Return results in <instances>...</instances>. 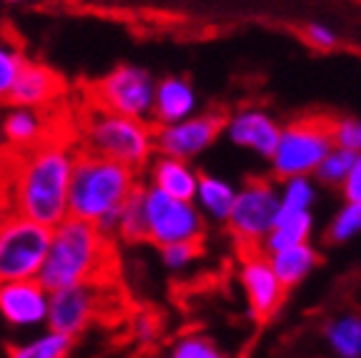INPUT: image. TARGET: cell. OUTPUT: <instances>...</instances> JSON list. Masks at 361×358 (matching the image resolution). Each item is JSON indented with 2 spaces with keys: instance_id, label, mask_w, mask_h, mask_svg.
I'll use <instances>...</instances> for the list:
<instances>
[{
  "instance_id": "1",
  "label": "cell",
  "mask_w": 361,
  "mask_h": 358,
  "mask_svg": "<svg viewBox=\"0 0 361 358\" xmlns=\"http://www.w3.org/2000/svg\"><path fill=\"white\" fill-rule=\"evenodd\" d=\"M78 148L66 140L43 138L38 146L20 151L11 180V211L53 228L68 216V185Z\"/></svg>"
},
{
  "instance_id": "2",
  "label": "cell",
  "mask_w": 361,
  "mask_h": 358,
  "mask_svg": "<svg viewBox=\"0 0 361 358\" xmlns=\"http://www.w3.org/2000/svg\"><path fill=\"white\" fill-rule=\"evenodd\" d=\"M135 185L138 173L128 166L78 148L68 185V216L93 223L106 235H113L121 206Z\"/></svg>"
},
{
  "instance_id": "3",
  "label": "cell",
  "mask_w": 361,
  "mask_h": 358,
  "mask_svg": "<svg viewBox=\"0 0 361 358\" xmlns=\"http://www.w3.org/2000/svg\"><path fill=\"white\" fill-rule=\"evenodd\" d=\"M111 256V235L93 223L66 216L51 228V243L38 271V280L48 291L75 283H103Z\"/></svg>"
},
{
  "instance_id": "4",
  "label": "cell",
  "mask_w": 361,
  "mask_h": 358,
  "mask_svg": "<svg viewBox=\"0 0 361 358\" xmlns=\"http://www.w3.org/2000/svg\"><path fill=\"white\" fill-rule=\"evenodd\" d=\"M80 151L123 163L138 173L151 163L156 151L153 128L146 121L111 113L93 103L80 123Z\"/></svg>"
},
{
  "instance_id": "5",
  "label": "cell",
  "mask_w": 361,
  "mask_h": 358,
  "mask_svg": "<svg viewBox=\"0 0 361 358\" xmlns=\"http://www.w3.org/2000/svg\"><path fill=\"white\" fill-rule=\"evenodd\" d=\"M51 228L38 221L8 211L0 216V283L38 278Z\"/></svg>"
},
{
  "instance_id": "6",
  "label": "cell",
  "mask_w": 361,
  "mask_h": 358,
  "mask_svg": "<svg viewBox=\"0 0 361 358\" xmlns=\"http://www.w3.org/2000/svg\"><path fill=\"white\" fill-rule=\"evenodd\" d=\"M141 196L146 241L156 243L158 248L169 243H201L206 223L193 201H180L153 185H143Z\"/></svg>"
},
{
  "instance_id": "7",
  "label": "cell",
  "mask_w": 361,
  "mask_h": 358,
  "mask_svg": "<svg viewBox=\"0 0 361 358\" xmlns=\"http://www.w3.org/2000/svg\"><path fill=\"white\" fill-rule=\"evenodd\" d=\"M331 123L326 118L293 121L281 128L279 143L271 153V168L281 180L293 175H314L316 166L331 151Z\"/></svg>"
},
{
  "instance_id": "8",
  "label": "cell",
  "mask_w": 361,
  "mask_h": 358,
  "mask_svg": "<svg viewBox=\"0 0 361 358\" xmlns=\"http://www.w3.org/2000/svg\"><path fill=\"white\" fill-rule=\"evenodd\" d=\"M156 80L148 68L135 63H121L93 83V103L111 113L148 121L153 111Z\"/></svg>"
},
{
  "instance_id": "9",
  "label": "cell",
  "mask_w": 361,
  "mask_h": 358,
  "mask_svg": "<svg viewBox=\"0 0 361 358\" xmlns=\"http://www.w3.org/2000/svg\"><path fill=\"white\" fill-rule=\"evenodd\" d=\"M279 208H281V190L271 180L254 178L241 190H236L226 223L241 243H261L271 226L276 223Z\"/></svg>"
},
{
  "instance_id": "10",
  "label": "cell",
  "mask_w": 361,
  "mask_h": 358,
  "mask_svg": "<svg viewBox=\"0 0 361 358\" xmlns=\"http://www.w3.org/2000/svg\"><path fill=\"white\" fill-rule=\"evenodd\" d=\"M224 125L226 116L219 111L193 113L178 123L156 125L153 128V148L161 156L193 161L219 140V135L224 133Z\"/></svg>"
},
{
  "instance_id": "11",
  "label": "cell",
  "mask_w": 361,
  "mask_h": 358,
  "mask_svg": "<svg viewBox=\"0 0 361 358\" xmlns=\"http://www.w3.org/2000/svg\"><path fill=\"white\" fill-rule=\"evenodd\" d=\"M103 291L101 283H75L56 288L48 296V319L45 328L78 338L101 316Z\"/></svg>"
},
{
  "instance_id": "12",
  "label": "cell",
  "mask_w": 361,
  "mask_h": 358,
  "mask_svg": "<svg viewBox=\"0 0 361 358\" xmlns=\"http://www.w3.org/2000/svg\"><path fill=\"white\" fill-rule=\"evenodd\" d=\"M51 291L38 278L0 283V319L13 331H40L48 319Z\"/></svg>"
},
{
  "instance_id": "13",
  "label": "cell",
  "mask_w": 361,
  "mask_h": 358,
  "mask_svg": "<svg viewBox=\"0 0 361 358\" xmlns=\"http://www.w3.org/2000/svg\"><path fill=\"white\" fill-rule=\"evenodd\" d=\"M224 130L226 138L236 148L264 158H271L279 143V135H281V125L276 123V118H271L261 108H243V111L233 113L231 118H226Z\"/></svg>"
},
{
  "instance_id": "14",
  "label": "cell",
  "mask_w": 361,
  "mask_h": 358,
  "mask_svg": "<svg viewBox=\"0 0 361 358\" xmlns=\"http://www.w3.org/2000/svg\"><path fill=\"white\" fill-rule=\"evenodd\" d=\"M241 285L246 291L248 298V308L256 319H269L274 311L279 308L283 298V285L276 278L274 268L269 264V256L266 253H248L241 264Z\"/></svg>"
},
{
  "instance_id": "15",
  "label": "cell",
  "mask_w": 361,
  "mask_h": 358,
  "mask_svg": "<svg viewBox=\"0 0 361 358\" xmlns=\"http://www.w3.org/2000/svg\"><path fill=\"white\" fill-rule=\"evenodd\" d=\"M61 93H63V80L51 66L25 61L23 70L18 73L11 95H8V103L11 106H25V108L45 111V108H51L61 98Z\"/></svg>"
},
{
  "instance_id": "16",
  "label": "cell",
  "mask_w": 361,
  "mask_h": 358,
  "mask_svg": "<svg viewBox=\"0 0 361 358\" xmlns=\"http://www.w3.org/2000/svg\"><path fill=\"white\" fill-rule=\"evenodd\" d=\"M198 111V95L191 80L183 75H166L156 80V95H153L151 121L156 125L178 123L183 118Z\"/></svg>"
},
{
  "instance_id": "17",
  "label": "cell",
  "mask_w": 361,
  "mask_h": 358,
  "mask_svg": "<svg viewBox=\"0 0 361 358\" xmlns=\"http://www.w3.org/2000/svg\"><path fill=\"white\" fill-rule=\"evenodd\" d=\"M198 175L201 173L193 168L191 161H180V158L158 153L148 163V185L164 190L173 198H180V201H193Z\"/></svg>"
},
{
  "instance_id": "18",
  "label": "cell",
  "mask_w": 361,
  "mask_h": 358,
  "mask_svg": "<svg viewBox=\"0 0 361 358\" xmlns=\"http://www.w3.org/2000/svg\"><path fill=\"white\" fill-rule=\"evenodd\" d=\"M0 133L6 138V143L16 151H28V148L38 146L40 140L48 133V116L38 108H25V106H11L3 113L0 121Z\"/></svg>"
},
{
  "instance_id": "19",
  "label": "cell",
  "mask_w": 361,
  "mask_h": 358,
  "mask_svg": "<svg viewBox=\"0 0 361 358\" xmlns=\"http://www.w3.org/2000/svg\"><path fill=\"white\" fill-rule=\"evenodd\" d=\"M266 256H269L271 268H274L276 278L281 280L283 288L301 283L319 266V253H316V248L309 241L281 248V251L266 253Z\"/></svg>"
},
{
  "instance_id": "20",
  "label": "cell",
  "mask_w": 361,
  "mask_h": 358,
  "mask_svg": "<svg viewBox=\"0 0 361 358\" xmlns=\"http://www.w3.org/2000/svg\"><path fill=\"white\" fill-rule=\"evenodd\" d=\"M233 198H236V188L226 178H219V175H211V173L198 175L196 193H193V206L206 218L226 223L228 211L233 206Z\"/></svg>"
},
{
  "instance_id": "21",
  "label": "cell",
  "mask_w": 361,
  "mask_h": 358,
  "mask_svg": "<svg viewBox=\"0 0 361 358\" xmlns=\"http://www.w3.org/2000/svg\"><path fill=\"white\" fill-rule=\"evenodd\" d=\"M75 338L51 328L35 331L33 336L8 346L6 358H71Z\"/></svg>"
},
{
  "instance_id": "22",
  "label": "cell",
  "mask_w": 361,
  "mask_h": 358,
  "mask_svg": "<svg viewBox=\"0 0 361 358\" xmlns=\"http://www.w3.org/2000/svg\"><path fill=\"white\" fill-rule=\"evenodd\" d=\"M311 228H314V216L311 211L304 213H279L276 223L271 226V230L264 235V246L266 253L281 251V248L296 246V243L309 241Z\"/></svg>"
},
{
  "instance_id": "23",
  "label": "cell",
  "mask_w": 361,
  "mask_h": 358,
  "mask_svg": "<svg viewBox=\"0 0 361 358\" xmlns=\"http://www.w3.org/2000/svg\"><path fill=\"white\" fill-rule=\"evenodd\" d=\"M143 185L138 183L135 190L126 198V203L118 211V223H116V238L126 243H141L146 241V218H143Z\"/></svg>"
},
{
  "instance_id": "24",
  "label": "cell",
  "mask_w": 361,
  "mask_h": 358,
  "mask_svg": "<svg viewBox=\"0 0 361 358\" xmlns=\"http://www.w3.org/2000/svg\"><path fill=\"white\" fill-rule=\"evenodd\" d=\"M326 338L338 358H359L361 356V319L354 314L341 316L329 323Z\"/></svg>"
},
{
  "instance_id": "25",
  "label": "cell",
  "mask_w": 361,
  "mask_h": 358,
  "mask_svg": "<svg viewBox=\"0 0 361 358\" xmlns=\"http://www.w3.org/2000/svg\"><path fill=\"white\" fill-rule=\"evenodd\" d=\"M25 51H23L18 40L8 38L6 33H0V103L8 101L13 85H16L18 73L25 66Z\"/></svg>"
},
{
  "instance_id": "26",
  "label": "cell",
  "mask_w": 361,
  "mask_h": 358,
  "mask_svg": "<svg viewBox=\"0 0 361 358\" xmlns=\"http://www.w3.org/2000/svg\"><path fill=\"white\" fill-rule=\"evenodd\" d=\"M316 203V185L311 175H293L283 180L279 213H304Z\"/></svg>"
},
{
  "instance_id": "27",
  "label": "cell",
  "mask_w": 361,
  "mask_h": 358,
  "mask_svg": "<svg viewBox=\"0 0 361 358\" xmlns=\"http://www.w3.org/2000/svg\"><path fill=\"white\" fill-rule=\"evenodd\" d=\"M354 158H356V153L331 146V151H329L326 156L322 158V163L316 166V171H314L316 180L324 185H341L346 180V175H349L351 166H354Z\"/></svg>"
},
{
  "instance_id": "28",
  "label": "cell",
  "mask_w": 361,
  "mask_h": 358,
  "mask_svg": "<svg viewBox=\"0 0 361 358\" xmlns=\"http://www.w3.org/2000/svg\"><path fill=\"white\" fill-rule=\"evenodd\" d=\"M166 358H226V353L221 351L214 338L203 336V333H186L171 343Z\"/></svg>"
},
{
  "instance_id": "29",
  "label": "cell",
  "mask_w": 361,
  "mask_h": 358,
  "mask_svg": "<svg viewBox=\"0 0 361 358\" xmlns=\"http://www.w3.org/2000/svg\"><path fill=\"white\" fill-rule=\"evenodd\" d=\"M361 233V201H346V206L338 208L331 226L326 230V238L331 243H346L354 235Z\"/></svg>"
},
{
  "instance_id": "30",
  "label": "cell",
  "mask_w": 361,
  "mask_h": 358,
  "mask_svg": "<svg viewBox=\"0 0 361 358\" xmlns=\"http://www.w3.org/2000/svg\"><path fill=\"white\" fill-rule=\"evenodd\" d=\"M201 253V243H169L161 246V264L171 271H183L193 264Z\"/></svg>"
},
{
  "instance_id": "31",
  "label": "cell",
  "mask_w": 361,
  "mask_h": 358,
  "mask_svg": "<svg viewBox=\"0 0 361 358\" xmlns=\"http://www.w3.org/2000/svg\"><path fill=\"white\" fill-rule=\"evenodd\" d=\"M334 146L351 153H361V118H341L331 123Z\"/></svg>"
},
{
  "instance_id": "32",
  "label": "cell",
  "mask_w": 361,
  "mask_h": 358,
  "mask_svg": "<svg viewBox=\"0 0 361 358\" xmlns=\"http://www.w3.org/2000/svg\"><path fill=\"white\" fill-rule=\"evenodd\" d=\"M306 40H309L314 48L329 51V48L336 45V33H334L331 28H326V25H322V23H311V25H306Z\"/></svg>"
},
{
  "instance_id": "33",
  "label": "cell",
  "mask_w": 361,
  "mask_h": 358,
  "mask_svg": "<svg viewBox=\"0 0 361 358\" xmlns=\"http://www.w3.org/2000/svg\"><path fill=\"white\" fill-rule=\"evenodd\" d=\"M341 193L346 201H361V153H356L354 166H351L349 175L341 183Z\"/></svg>"
},
{
  "instance_id": "34",
  "label": "cell",
  "mask_w": 361,
  "mask_h": 358,
  "mask_svg": "<svg viewBox=\"0 0 361 358\" xmlns=\"http://www.w3.org/2000/svg\"><path fill=\"white\" fill-rule=\"evenodd\" d=\"M135 333H138L141 341H151V338L156 336V323H153L148 316H138V321H135Z\"/></svg>"
},
{
  "instance_id": "35",
  "label": "cell",
  "mask_w": 361,
  "mask_h": 358,
  "mask_svg": "<svg viewBox=\"0 0 361 358\" xmlns=\"http://www.w3.org/2000/svg\"><path fill=\"white\" fill-rule=\"evenodd\" d=\"M6 3H11V6H16V3H23V0H6Z\"/></svg>"
}]
</instances>
